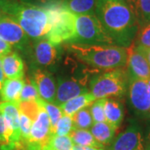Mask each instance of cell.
I'll list each match as a JSON object with an SVG mask.
<instances>
[{"label": "cell", "mask_w": 150, "mask_h": 150, "mask_svg": "<svg viewBox=\"0 0 150 150\" xmlns=\"http://www.w3.org/2000/svg\"><path fill=\"white\" fill-rule=\"evenodd\" d=\"M95 13L113 41L128 43L139 28L135 11L127 4L116 0H98Z\"/></svg>", "instance_id": "cell-1"}, {"label": "cell", "mask_w": 150, "mask_h": 150, "mask_svg": "<svg viewBox=\"0 0 150 150\" xmlns=\"http://www.w3.org/2000/svg\"><path fill=\"white\" fill-rule=\"evenodd\" d=\"M4 15L16 21L28 38L46 37L50 30V18L45 5L39 6L23 0H7L0 3Z\"/></svg>", "instance_id": "cell-2"}, {"label": "cell", "mask_w": 150, "mask_h": 150, "mask_svg": "<svg viewBox=\"0 0 150 150\" xmlns=\"http://www.w3.org/2000/svg\"><path fill=\"white\" fill-rule=\"evenodd\" d=\"M68 49L79 61L95 69L112 70L127 66L129 49L112 44L70 43Z\"/></svg>", "instance_id": "cell-3"}, {"label": "cell", "mask_w": 150, "mask_h": 150, "mask_svg": "<svg viewBox=\"0 0 150 150\" xmlns=\"http://www.w3.org/2000/svg\"><path fill=\"white\" fill-rule=\"evenodd\" d=\"M50 18V30L46 35L49 42L59 45L74 41L76 36V14L66 7L64 2L46 4Z\"/></svg>", "instance_id": "cell-4"}, {"label": "cell", "mask_w": 150, "mask_h": 150, "mask_svg": "<svg viewBox=\"0 0 150 150\" xmlns=\"http://www.w3.org/2000/svg\"><path fill=\"white\" fill-rule=\"evenodd\" d=\"M90 90L96 99L120 97L126 92V74L123 69L108 70L90 81Z\"/></svg>", "instance_id": "cell-5"}, {"label": "cell", "mask_w": 150, "mask_h": 150, "mask_svg": "<svg viewBox=\"0 0 150 150\" xmlns=\"http://www.w3.org/2000/svg\"><path fill=\"white\" fill-rule=\"evenodd\" d=\"M75 42L87 44H112L113 39L94 13L76 15Z\"/></svg>", "instance_id": "cell-6"}, {"label": "cell", "mask_w": 150, "mask_h": 150, "mask_svg": "<svg viewBox=\"0 0 150 150\" xmlns=\"http://www.w3.org/2000/svg\"><path fill=\"white\" fill-rule=\"evenodd\" d=\"M53 132L51 129V123L47 112L43 108L38 114L33 123L31 133L26 141H23L25 144L26 150H43L47 145Z\"/></svg>", "instance_id": "cell-7"}, {"label": "cell", "mask_w": 150, "mask_h": 150, "mask_svg": "<svg viewBox=\"0 0 150 150\" xmlns=\"http://www.w3.org/2000/svg\"><path fill=\"white\" fill-rule=\"evenodd\" d=\"M129 99L136 112L150 117V97L147 81L132 79L129 84Z\"/></svg>", "instance_id": "cell-8"}, {"label": "cell", "mask_w": 150, "mask_h": 150, "mask_svg": "<svg viewBox=\"0 0 150 150\" xmlns=\"http://www.w3.org/2000/svg\"><path fill=\"white\" fill-rule=\"evenodd\" d=\"M0 38L19 49H23L28 43V36L20 25L7 15H4L0 20Z\"/></svg>", "instance_id": "cell-9"}, {"label": "cell", "mask_w": 150, "mask_h": 150, "mask_svg": "<svg viewBox=\"0 0 150 150\" xmlns=\"http://www.w3.org/2000/svg\"><path fill=\"white\" fill-rule=\"evenodd\" d=\"M106 150H146V149L139 129L135 125H131L118 134Z\"/></svg>", "instance_id": "cell-10"}, {"label": "cell", "mask_w": 150, "mask_h": 150, "mask_svg": "<svg viewBox=\"0 0 150 150\" xmlns=\"http://www.w3.org/2000/svg\"><path fill=\"white\" fill-rule=\"evenodd\" d=\"M128 49L129 57L127 66L132 79L149 80L150 79V66L146 54L137 48L134 43Z\"/></svg>", "instance_id": "cell-11"}, {"label": "cell", "mask_w": 150, "mask_h": 150, "mask_svg": "<svg viewBox=\"0 0 150 150\" xmlns=\"http://www.w3.org/2000/svg\"><path fill=\"white\" fill-rule=\"evenodd\" d=\"M88 93L86 87L85 80L83 79H59L56 89V98L54 104L60 106L64 103L69 101L75 97Z\"/></svg>", "instance_id": "cell-12"}, {"label": "cell", "mask_w": 150, "mask_h": 150, "mask_svg": "<svg viewBox=\"0 0 150 150\" xmlns=\"http://www.w3.org/2000/svg\"><path fill=\"white\" fill-rule=\"evenodd\" d=\"M32 80L37 87L41 99L54 103L56 98V84L53 77L41 70H37Z\"/></svg>", "instance_id": "cell-13"}, {"label": "cell", "mask_w": 150, "mask_h": 150, "mask_svg": "<svg viewBox=\"0 0 150 150\" xmlns=\"http://www.w3.org/2000/svg\"><path fill=\"white\" fill-rule=\"evenodd\" d=\"M2 68L5 79H23L24 75V64L21 57L14 52L1 59Z\"/></svg>", "instance_id": "cell-14"}, {"label": "cell", "mask_w": 150, "mask_h": 150, "mask_svg": "<svg viewBox=\"0 0 150 150\" xmlns=\"http://www.w3.org/2000/svg\"><path fill=\"white\" fill-rule=\"evenodd\" d=\"M58 51L55 45L45 38L38 42L34 46V56L39 64L49 66L55 63Z\"/></svg>", "instance_id": "cell-15"}, {"label": "cell", "mask_w": 150, "mask_h": 150, "mask_svg": "<svg viewBox=\"0 0 150 150\" xmlns=\"http://www.w3.org/2000/svg\"><path fill=\"white\" fill-rule=\"evenodd\" d=\"M24 83L23 79H5L0 90V98L2 102L18 104Z\"/></svg>", "instance_id": "cell-16"}, {"label": "cell", "mask_w": 150, "mask_h": 150, "mask_svg": "<svg viewBox=\"0 0 150 150\" xmlns=\"http://www.w3.org/2000/svg\"><path fill=\"white\" fill-rule=\"evenodd\" d=\"M95 100L96 98L91 93H87L79 96L75 97L69 101L64 103L59 107L60 108L64 114L73 116L74 113L79 112L81 109L90 106Z\"/></svg>", "instance_id": "cell-17"}, {"label": "cell", "mask_w": 150, "mask_h": 150, "mask_svg": "<svg viewBox=\"0 0 150 150\" xmlns=\"http://www.w3.org/2000/svg\"><path fill=\"white\" fill-rule=\"evenodd\" d=\"M104 114L106 122L117 129L123 119V108L120 103L107 98L104 104Z\"/></svg>", "instance_id": "cell-18"}, {"label": "cell", "mask_w": 150, "mask_h": 150, "mask_svg": "<svg viewBox=\"0 0 150 150\" xmlns=\"http://www.w3.org/2000/svg\"><path fill=\"white\" fill-rule=\"evenodd\" d=\"M117 129L107 122L94 123L90 128V132L94 139L103 146L111 144Z\"/></svg>", "instance_id": "cell-19"}, {"label": "cell", "mask_w": 150, "mask_h": 150, "mask_svg": "<svg viewBox=\"0 0 150 150\" xmlns=\"http://www.w3.org/2000/svg\"><path fill=\"white\" fill-rule=\"evenodd\" d=\"M73 141L74 144L84 146V147H92L96 149H103V145L99 144L94 137L93 136L90 131L86 129H74L69 135Z\"/></svg>", "instance_id": "cell-20"}, {"label": "cell", "mask_w": 150, "mask_h": 150, "mask_svg": "<svg viewBox=\"0 0 150 150\" xmlns=\"http://www.w3.org/2000/svg\"><path fill=\"white\" fill-rule=\"evenodd\" d=\"M98 0H64L66 7L76 15L94 13Z\"/></svg>", "instance_id": "cell-21"}, {"label": "cell", "mask_w": 150, "mask_h": 150, "mask_svg": "<svg viewBox=\"0 0 150 150\" xmlns=\"http://www.w3.org/2000/svg\"><path fill=\"white\" fill-rule=\"evenodd\" d=\"M134 9L139 28L150 23V0H135Z\"/></svg>", "instance_id": "cell-22"}, {"label": "cell", "mask_w": 150, "mask_h": 150, "mask_svg": "<svg viewBox=\"0 0 150 150\" xmlns=\"http://www.w3.org/2000/svg\"><path fill=\"white\" fill-rule=\"evenodd\" d=\"M74 127L75 129H90L93 124V119L92 117L89 106L79 110V112L74 113L73 116Z\"/></svg>", "instance_id": "cell-23"}, {"label": "cell", "mask_w": 150, "mask_h": 150, "mask_svg": "<svg viewBox=\"0 0 150 150\" xmlns=\"http://www.w3.org/2000/svg\"><path fill=\"white\" fill-rule=\"evenodd\" d=\"M74 143L69 136H57L52 135L47 145L44 147L45 150H72Z\"/></svg>", "instance_id": "cell-24"}, {"label": "cell", "mask_w": 150, "mask_h": 150, "mask_svg": "<svg viewBox=\"0 0 150 150\" xmlns=\"http://www.w3.org/2000/svg\"><path fill=\"white\" fill-rule=\"evenodd\" d=\"M38 103L48 114V118L50 119V123H51L52 132H53V134H54L55 127H56L59 120L63 116L64 113L62 112V110L60 109V108L59 106H57V105H55L54 103L46 102V101H44L41 98L38 100Z\"/></svg>", "instance_id": "cell-25"}, {"label": "cell", "mask_w": 150, "mask_h": 150, "mask_svg": "<svg viewBox=\"0 0 150 150\" xmlns=\"http://www.w3.org/2000/svg\"><path fill=\"white\" fill-rule=\"evenodd\" d=\"M134 43L137 48L144 54L146 51L150 49V23L139 28Z\"/></svg>", "instance_id": "cell-26"}, {"label": "cell", "mask_w": 150, "mask_h": 150, "mask_svg": "<svg viewBox=\"0 0 150 150\" xmlns=\"http://www.w3.org/2000/svg\"><path fill=\"white\" fill-rule=\"evenodd\" d=\"M18 108L19 109L20 113L30 118L34 122L35 118H37L38 114L41 109V105L38 101H24L19 102L18 103Z\"/></svg>", "instance_id": "cell-27"}, {"label": "cell", "mask_w": 150, "mask_h": 150, "mask_svg": "<svg viewBox=\"0 0 150 150\" xmlns=\"http://www.w3.org/2000/svg\"><path fill=\"white\" fill-rule=\"evenodd\" d=\"M74 129V127L72 116L63 114L55 127L54 134L57 136H68Z\"/></svg>", "instance_id": "cell-28"}, {"label": "cell", "mask_w": 150, "mask_h": 150, "mask_svg": "<svg viewBox=\"0 0 150 150\" xmlns=\"http://www.w3.org/2000/svg\"><path fill=\"white\" fill-rule=\"evenodd\" d=\"M41 98L38 94L37 87L33 81H28L24 83V85L23 87L19 98V102L24 101H38Z\"/></svg>", "instance_id": "cell-29"}, {"label": "cell", "mask_w": 150, "mask_h": 150, "mask_svg": "<svg viewBox=\"0 0 150 150\" xmlns=\"http://www.w3.org/2000/svg\"><path fill=\"white\" fill-rule=\"evenodd\" d=\"M106 98H107L97 99L92 103L91 106L89 107L92 117L93 119V123L106 122L105 114H104V104H105Z\"/></svg>", "instance_id": "cell-30"}, {"label": "cell", "mask_w": 150, "mask_h": 150, "mask_svg": "<svg viewBox=\"0 0 150 150\" xmlns=\"http://www.w3.org/2000/svg\"><path fill=\"white\" fill-rule=\"evenodd\" d=\"M33 121L28 116L20 113V132H21V141H26L28 139Z\"/></svg>", "instance_id": "cell-31"}, {"label": "cell", "mask_w": 150, "mask_h": 150, "mask_svg": "<svg viewBox=\"0 0 150 150\" xmlns=\"http://www.w3.org/2000/svg\"><path fill=\"white\" fill-rule=\"evenodd\" d=\"M8 131L6 125L4 118L0 112V146L1 145H6L8 144Z\"/></svg>", "instance_id": "cell-32"}, {"label": "cell", "mask_w": 150, "mask_h": 150, "mask_svg": "<svg viewBox=\"0 0 150 150\" xmlns=\"http://www.w3.org/2000/svg\"><path fill=\"white\" fill-rule=\"evenodd\" d=\"M12 52V46L0 38V59L10 54Z\"/></svg>", "instance_id": "cell-33"}, {"label": "cell", "mask_w": 150, "mask_h": 150, "mask_svg": "<svg viewBox=\"0 0 150 150\" xmlns=\"http://www.w3.org/2000/svg\"><path fill=\"white\" fill-rule=\"evenodd\" d=\"M72 150H106L104 149H96L92 147H84V146H79V145L74 144Z\"/></svg>", "instance_id": "cell-34"}, {"label": "cell", "mask_w": 150, "mask_h": 150, "mask_svg": "<svg viewBox=\"0 0 150 150\" xmlns=\"http://www.w3.org/2000/svg\"><path fill=\"white\" fill-rule=\"evenodd\" d=\"M33 1L39 3L41 4H43V5L52 4V3H56V2H64V0H33Z\"/></svg>", "instance_id": "cell-35"}, {"label": "cell", "mask_w": 150, "mask_h": 150, "mask_svg": "<svg viewBox=\"0 0 150 150\" xmlns=\"http://www.w3.org/2000/svg\"><path fill=\"white\" fill-rule=\"evenodd\" d=\"M5 80V77L4 74V71H3V68H2V63H1V59H0V90L1 88L3 86V83Z\"/></svg>", "instance_id": "cell-36"}, {"label": "cell", "mask_w": 150, "mask_h": 150, "mask_svg": "<svg viewBox=\"0 0 150 150\" xmlns=\"http://www.w3.org/2000/svg\"><path fill=\"white\" fill-rule=\"evenodd\" d=\"M116 1H118V2H122V3H124V4H129L130 7H132L134 9V5H135V0H116ZM135 11V9H134Z\"/></svg>", "instance_id": "cell-37"}, {"label": "cell", "mask_w": 150, "mask_h": 150, "mask_svg": "<svg viewBox=\"0 0 150 150\" xmlns=\"http://www.w3.org/2000/svg\"><path fill=\"white\" fill-rule=\"evenodd\" d=\"M145 54H146V58H147V60H148V62H149L150 66V49H149L148 51H146Z\"/></svg>", "instance_id": "cell-38"}, {"label": "cell", "mask_w": 150, "mask_h": 150, "mask_svg": "<svg viewBox=\"0 0 150 150\" xmlns=\"http://www.w3.org/2000/svg\"><path fill=\"white\" fill-rule=\"evenodd\" d=\"M147 139H148V149H147V150H150V130L149 132V134H148Z\"/></svg>", "instance_id": "cell-39"}, {"label": "cell", "mask_w": 150, "mask_h": 150, "mask_svg": "<svg viewBox=\"0 0 150 150\" xmlns=\"http://www.w3.org/2000/svg\"><path fill=\"white\" fill-rule=\"evenodd\" d=\"M4 16V13H3V11H2V8H1V6H0V20L2 18V17Z\"/></svg>", "instance_id": "cell-40"}, {"label": "cell", "mask_w": 150, "mask_h": 150, "mask_svg": "<svg viewBox=\"0 0 150 150\" xmlns=\"http://www.w3.org/2000/svg\"><path fill=\"white\" fill-rule=\"evenodd\" d=\"M148 82V86H149V97H150V79L149 80H147Z\"/></svg>", "instance_id": "cell-41"}, {"label": "cell", "mask_w": 150, "mask_h": 150, "mask_svg": "<svg viewBox=\"0 0 150 150\" xmlns=\"http://www.w3.org/2000/svg\"><path fill=\"white\" fill-rule=\"evenodd\" d=\"M4 1H7V0H0V3H3V2H4Z\"/></svg>", "instance_id": "cell-42"}, {"label": "cell", "mask_w": 150, "mask_h": 150, "mask_svg": "<svg viewBox=\"0 0 150 150\" xmlns=\"http://www.w3.org/2000/svg\"><path fill=\"white\" fill-rule=\"evenodd\" d=\"M43 150H45V149H43Z\"/></svg>", "instance_id": "cell-43"}]
</instances>
